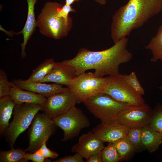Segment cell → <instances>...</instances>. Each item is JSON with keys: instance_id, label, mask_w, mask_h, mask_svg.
Listing matches in <instances>:
<instances>
[{"instance_id": "1f68e13d", "label": "cell", "mask_w": 162, "mask_h": 162, "mask_svg": "<svg viewBox=\"0 0 162 162\" xmlns=\"http://www.w3.org/2000/svg\"><path fill=\"white\" fill-rule=\"evenodd\" d=\"M86 160V162H102L101 152L92 155Z\"/></svg>"}, {"instance_id": "52a82bcc", "label": "cell", "mask_w": 162, "mask_h": 162, "mask_svg": "<svg viewBox=\"0 0 162 162\" xmlns=\"http://www.w3.org/2000/svg\"><path fill=\"white\" fill-rule=\"evenodd\" d=\"M55 124L64 132L62 141L76 137L83 129L88 127V118L79 108L74 106L65 114L52 119Z\"/></svg>"}, {"instance_id": "8fae6325", "label": "cell", "mask_w": 162, "mask_h": 162, "mask_svg": "<svg viewBox=\"0 0 162 162\" xmlns=\"http://www.w3.org/2000/svg\"><path fill=\"white\" fill-rule=\"evenodd\" d=\"M77 103L74 94L68 90L58 93L47 98L42 106L41 111L49 118L52 119L68 112Z\"/></svg>"}, {"instance_id": "d590c367", "label": "cell", "mask_w": 162, "mask_h": 162, "mask_svg": "<svg viewBox=\"0 0 162 162\" xmlns=\"http://www.w3.org/2000/svg\"><path fill=\"white\" fill-rule=\"evenodd\" d=\"M159 0V1H160L162 2V0Z\"/></svg>"}, {"instance_id": "e0dca14e", "label": "cell", "mask_w": 162, "mask_h": 162, "mask_svg": "<svg viewBox=\"0 0 162 162\" xmlns=\"http://www.w3.org/2000/svg\"><path fill=\"white\" fill-rule=\"evenodd\" d=\"M10 95L16 105L23 103H35L43 106L47 98L34 92L20 89L11 83Z\"/></svg>"}, {"instance_id": "e575fe53", "label": "cell", "mask_w": 162, "mask_h": 162, "mask_svg": "<svg viewBox=\"0 0 162 162\" xmlns=\"http://www.w3.org/2000/svg\"><path fill=\"white\" fill-rule=\"evenodd\" d=\"M158 88L162 91V86L158 87Z\"/></svg>"}, {"instance_id": "44dd1931", "label": "cell", "mask_w": 162, "mask_h": 162, "mask_svg": "<svg viewBox=\"0 0 162 162\" xmlns=\"http://www.w3.org/2000/svg\"><path fill=\"white\" fill-rule=\"evenodd\" d=\"M56 62L52 58L46 59L33 70L26 80L30 82H40L55 66Z\"/></svg>"}, {"instance_id": "4fadbf2b", "label": "cell", "mask_w": 162, "mask_h": 162, "mask_svg": "<svg viewBox=\"0 0 162 162\" xmlns=\"http://www.w3.org/2000/svg\"><path fill=\"white\" fill-rule=\"evenodd\" d=\"M104 147V142L90 131L82 134L78 142L72 146L71 150L73 152L80 154L86 160L92 155L101 152Z\"/></svg>"}, {"instance_id": "7c38bea8", "label": "cell", "mask_w": 162, "mask_h": 162, "mask_svg": "<svg viewBox=\"0 0 162 162\" xmlns=\"http://www.w3.org/2000/svg\"><path fill=\"white\" fill-rule=\"evenodd\" d=\"M130 128L119 123L116 120L101 122L93 128L95 136L104 143L113 142L126 136Z\"/></svg>"}, {"instance_id": "83f0119b", "label": "cell", "mask_w": 162, "mask_h": 162, "mask_svg": "<svg viewBox=\"0 0 162 162\" xmlns=\"http://www.w3.org/2000/svg\"><path fill=\"white\" fill-rule=\"evenodd\" d=\"M10 82H9L5 72L0 70V98L9 95L11 87Z\"/></svg>"}, {"instance_id": "cb8c5ba5", "label": "cell", "mask_w": 162, "mask_h": 162, "mask_svg": "<svg viewBox=\"0 0 162 162\" xmlns=\"http://www.w3.org/2000/svg\"><path fill=\"white\" fill-rule=\"evenodd\" d=\"M103 162H118L121 160L120 155L112 142H109L101 151Z\"/></svg>"}, {"instance_id": "5b68a950", "label": "cell", "mask_w": 162, "mask_h": 162, "mask_svg": "<svg viewBox=\"0 0 162 162\" xmlns=\"http://www.w3.org/2000/svg\"><path fill=\"white\" fill-rule=\"evenodd\" d=\"M82 103L101 122L115 119L122 110L130 105L118 102L109 94L102 92L89 97Z\"/></svg>"}, {"instance_id": "ba28073f", "label": "cell", "mask_w": 162, "mask_h": 162, "mask_svg": "<svg viewBox=\"0 0 162 162\" xmlns=\"http://www.w3.org/2000/svg\"><path fill=\"white\" fill-rule=\"evenodd\" d=\"M56 126L52 119L43 112H38L31 123L28 132V146L25 151L32 153L38 150L44 141L48 140L54 133Z\"/></svg>"}, {"instance_id": "d6986e66", "label": "cell", "mask_w": 162, "mask_h": 162, "mask_svg": "<svg viewBox=\"0 0 162 162\" xmlns=\"http://www.w3.org/2000/svg\"><path fill=\"white\" fill-rule=\"evenodd\" d=\"M16 105L10 95L0 98V136L2 138L9 124Z\"/></svg>"}, {"instance_id": "9c48e42d", "label": "cell", "mask_w": 162, "mask_h": 162, "mask_svg": "<svg viewBox=\"0 0 162 162\" xmlns=\"http://www.w3.org/2000/svg\"><path fill=\"white\" fill-rule=\"evenodd\" d=\"M110 80L106 89L102 92L107 94L117 101L138 106L144 105L141 95L132 88L119 74L110 76Z\"/></svg>"}, {"instance_id": "4dcf8cb0", "label": "cell", "mask_w": 162, "mask_h": 162, "mask_svg": "<svg viewBox=\"0 0 162 162\" xmlns=\"http://www.w3.org/2000/svg\"><path fill=\"white\" fill-rule=\"evenodd\" d=\"M84 158L79 153H76L73 155L66 156L53 161L54 162H83Z\"/></svg>"}, {"instance_id": "2e32d148", "label": "cell", "mask_w": 162, "mask_h": 162, "mask_svg": "<svg viewBox=\"0 0 162 162\" xmlns=\"http://www.w3.org/2000/svg\"><path fill=\"white\" fill-rule=\"evenodd\" d=\"M28 4V14L25 26L18 34H22L23 41L21 44V56L22 58L26 56L25 49L27 43L32 35L37 26L36 20L34 11V6L37 0H26Z\"/></svg>"}, {"instance_id": "ac0fdd59", "label": "cell", "mask_w": 162, "mask_h": 162, "mask_svg": "<svg viewBox=\"0 0 162 162\" xmlns=\"http://www.w3.org/2000/svg\"><path fill=\"white\" fill-rule=\"evenodd\" d=\"M141 140L143 149L150 153L157 150L162 143V134L148 126L142 128Z\"/></svg>"}, {"instance_id": "d4e9b609", "label": "cell", "mask_w": 162, "mask_h": 162, "mask_svg": "<svg viewBox=\"0 0 162 162\" xmlns=\"http://www.w3.org/2000/svg\"><path fill=\"white\" fill-rule=\"evenodd\" d=\"M152 110L151 121L148 127L162 134V105L158 103Z\"/></svg>"}, {"instance_id": "d6a6232c", "label": "cell", "mask_w": 162, "mask_h": 162, "mask_svg": "<svg viewBox=\"0 0 162 162\" xmlns=\"http://www.w3.org/2000/svg\"><path fill=\"white\" fill-rule=\"evenodd\" d=\"M95 2L101 5H104L106 3V0H94Z\"/></svg>"}, {"instance_id": "7a4b0ae2", "label": "cell", "mask_w": 162, "mask_h": 162, "mask_svg": "<svg viewBox=\"0 0 162 162\" xmlns=\"http://www.w3.org/2000/svg\"><path fill=\"white\" fill-rule=\"evenodd\" d=\"M162 10V2L159 0H129L112 16L111 34L114 44L142 26Z\"/></svg>"}, {"instance_id": "277c9868", "label": "cell", "mask_w": 162, "mask_h": 162, "mask_svg": "<svg viewBox=\"0 0 162 162\" xmlns=\"http://www.w3.org/2000/svg\"><path fill=\"white\" fill-rule=\"evenodd\" d=\"M42 108L41 105L35 103H23L15 105L13 119L4 134L10 148H13L17 137L31 124L34 116Z\"/></svg>"}, {"instance_id": "ffe728a7", "label": "cell", "mask_w": 162, "mask_h": 162, "mask_svg": "<svg viewBox=\"0 0 162 162\" xmlns=\"http://www.w3.org/2000/svg\"><path fill=\"white\" fill-rule=\"evenodd\" d=\"M145 48L152 52V62H162V25L159 27L156 35L151 39Z\"/></svg>"}, {"instance_id": "603a6c76", "label": "cell", "mask_w": 162, "mask_h": 162, "mask_svg": "<svg viewBox=\"0 0 162 162\" xmlns=\"http://www.w3.org/2000/svg\"><path fill=\"white\" fill-rule=\"evenodd\" d=\"M26 152L20 148L0 152V162H23Z\"/></svg>"}, {"instance_id": "f546056e", "label": "cell", "mask_w": 162, "mask_h": 162, "mask_svg": "<svg viewBox=\"0 0 162 162\" xmlns=\"http://www.w3.org/2000/svg\"><path fill=\"white\" fill-rule=\"evenodd\" d=\"M47 140L44 141L39 148L42 154L45 158L54 159L57 158L58 156V154L55 152L50 150L46 146V142Z\"/></svg>"}, {"instance_id": "3957f363", "label": "cell", "mask_w": 162, "mask_h": 162, "mask_svg": "<svg viewBox=\"0 0 162 162\" xmlns=\"http://www.w3.org/2000/svg\"><path fill=\"white\" fill-rule=\"evenodd\" d=\"M62 5L56 2L48 1L44 4L36 20L41 34L56 40L68 35L72 27V20L60 16L59 12Z\"/></svg>"}, {"instance_id": "f1b7e54d", "label": "cell", "mask_w": 162, "mask_h": 162, "mask_svg": "<svg viewBox=\"0 0 162 162\" xmlns=\"http://www.w3.org/2000/svg\"><path fill=\"white\" fill-rule=\"evenodd\" d=\"M42 154L40 149L39 148L35 152L32 153H26L23 160V162H26L31 160L33 162H43L46 160L50 161V160L46 159Z\"/></svg>"}, {"instance_id": "7402d4cb", "label": "cell", "mask_w": 162, "mask_h": 162, "mask_svg": "<svg viewBox=\"0 0 162 162\" xmlns=\"http://www.w3.org/2000/svg\"><path fill=\"white\" fill-rule=\"evenodd\" d=\"M112 143L120 155L121 160L127 158L136 151L133 145L126 136Z\"/></svg>"}, {"instance_id": "6da1fadb", "label": "cell", "mask_w": 162, "mask_h": 162, "mask_svg": "<svg viewBox=\"0 0 162 162\" xmlns=\"http://www.w3.org/2000/svg\"><path fill=\"white\" fill-rule=\"evenodd\" d=\"M128 41L127 37L123 38L110 47L100 51L82 48L74 57L61 62L73 68L77 76L90 69L95 70L94 73L97 77L118 74L120 65L133 58L127 49Z\"/></svg>"}, {"instance_id": "4316f807", "label": "cell", "mask_w": 162, "mask_h": 162, "mask_svg": "<svg viewBox=\"0 0 162 162\" xmlns=\"http://www.w3.org/2000/svg\"><path fill=\"white\" fill-rule=\"evenodd\" d=\"M121 76L125 82L135 91L141 95L144 94V89L134 72L133 71L128 75L121 74Z\"/></svg>"}, {"instance_id": "5bb4252c", "label": "cell", "mask_w": 162, "mask_h": 162, "mask_svg": "<svg viewBox=\"0 0 162 162\" xmlns=\"http://www.w3.org/2000/svg\"><path fill=\"white\" fill-rule=\"evenodd\" d=\"M10 82L20 89L34 92L46 98L69 90L67 87H63L62 85L54 83L46 84L41 82H30L20 79L14 80Z\"/></svg>"}, {"instance_id": "836d02e7", "label": "cell", "mask_w": 162, "mask_h": 162, "mask_svg": "<svg viewBox=\"0 0 162 162\" xmlns=\"http://www.w3.org/2000/svg\"><path fill=\"white\" fill-rule=\"evenodd\" d=\"M81 0H65V4L69 5H71L75 2H78Z\"/></svg>"}, {"instance_id": "30bf717a", "label": "cell", "mask_w": 162, "mask_h": 162, "mask_svg": "<svg viewBox=\"0 0 162 162\" xmlns=\"http://www.w3.org/2000/svg\"><path fill=\"white\" fill-rule=\"evenodd\" d=\"M152 111L146 104L140 106L130 105L122 110L114 120L130 128H142L150 124Z\"/></svg>"}, {"instance_id": "8992f818", "label": "cell", "mask_w": 162, "mask_h": 162, "mask_svg": "<svg viewBox=\"0 0 162 162\" xmlns=\"http://www.w3.org/2000/svg\"><path fill=\"white\" fill-rule=\"evenodd\" d=\"M110 80V76L97 77L94 73L85 72L77 76L66 86L74 94L77 103H81L93 95L102 92Z\"/></svg>"}, {"instance_id": "9a60e30c", "label": "cell", "mask_w": 162, "mask_h": 162, "mask_svg": "<svg viewBox=\"0 0 162 162\" xmlns=\"http://www.w3.org/2000/svg\"><path fill=\"white\" fill-rule=\"evenodd\" d=\"M76 76L73 68L61 62H56L55 66L40 82H53L66 86Z\"/></svg>"}, {"instance_id": "484cf974", "label": "cell", "mask_w": 162, "mask_h": 162, "mask_svg": "<svg viewBox=\"0 0 162 162\" xmlns=\"http://www.w3.org/2000/svg\"><path fill=\"white\" fill-rule=\"evenodd\" d=\"M142 128H130L126 136L133 145L136 151L143 149L141 140Z\"/></svg>"}]
</instances>
